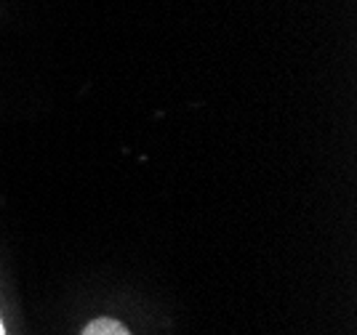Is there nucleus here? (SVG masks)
I'll return each mask as SVG.
<instances>
[{
  "instance_id": "nucleus-1",
  "label": "nucleus",
  "mask_w": 357,
  "mask_h": 335,
  "mask_svg": "<svg viewBox=\"0 0 357 335\" xmlns=\"http://www.w3.org/2000/svg\"><path fill=\"white\" fill-rule=\"evenodd\" d=\"M80 335H131V330L112 317H99V320L89 322Z\"/></svg>"
},
{
  "instance_id": "nucleus-2",
  "label": "nucleus",
  "mask_w": 357,
  "mask_h": 335,
  "mask_svg": "<svg viewBox=\"0 0 357 335\" xmlns=\"http://www.w3.org/2000/svg\"><path fill=\"white\" fill-rule=\"evenodd\" d=\"M0 335H6V330H3V322H0Z\"/></svg>"
}]
</instances>
